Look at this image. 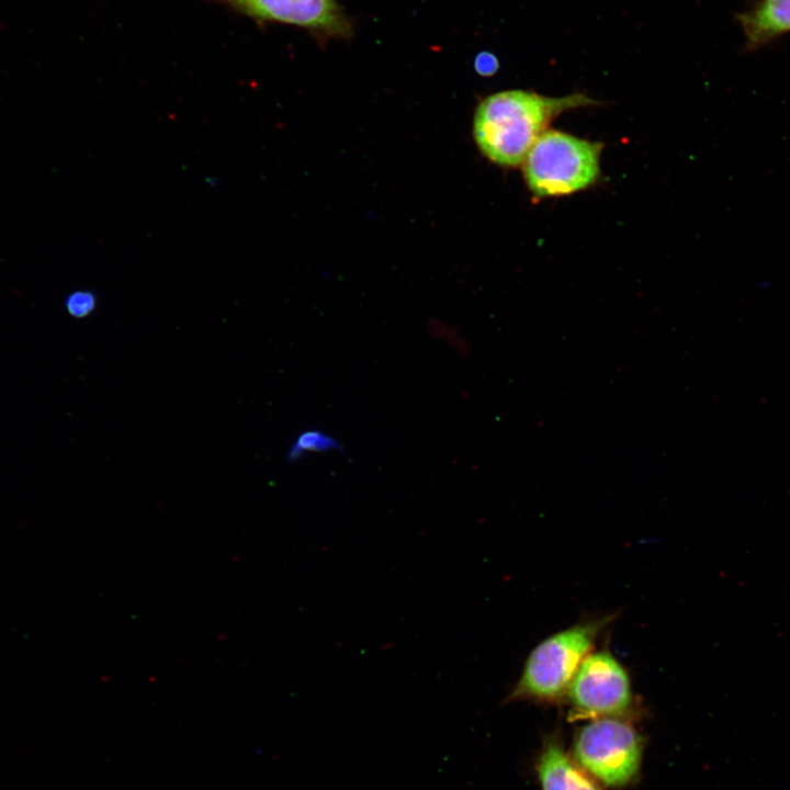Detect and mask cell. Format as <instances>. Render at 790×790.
<instances>
[{
  "label": "cell",
  "instance_id": "obj_1",
  "mask_svg": "<svg viewBox=\"0 0 790 790\" xmlns=\"http://www.w3.org/2000/svg\"><path fill=\"white\" fill-rule=\"evenodd\" d=\"M596 102L582 93L553 98L524 90H506L485 98L476 108L473 135L493 162L516 167L562 112Z\"/></svg>",
  "mask_w": 790,
  "mask_h": 790
},
{
  "label": "cell",
  "instance_id": "obj_2",
  "mask_svg": "<svg viewBox=\"0 0 790 790\" xmlns=\"http://www.w3.org/2000/svg\"><path fill=\"white\" fill-rule=\"evenodd\" d=\"M608 622L609 618H602L578 623L539 643L529 654L519 680L505 701L560 700Z\"/></svg>",
  "mask_w": 790,
  "mask_h": 790
},
{
  "label": "cell",
  "instance_id": "obj_3",
  "mask_svg": "<svg viewBox=\"0 0 790 790\" xmlns=\"http://www.w3.org/2000/svg\"><path fill=\"white\" fill-rule=\"evenodd\" d=\"M600 145L558 131H545L523 161L529 189L538 196L585 189L599 174Z\"/></svg>",
  "mask_w": 790,
  "mask_h": 790
},
{
  "label": "cell",
  "instance_id": "obj_4",
  "mask_svg": "<svg viewBox=\"0 0 790 790\" xmlns=\"http://www.w3.org/2000/svg\"><path fill=\"white\" fill-rule=\"evenodd\" d=\"M574 755L599 781L622 787L639 772L642 741L630 723L619 718H598L578 731Z\"/></svg>",
  "mask_w": 790,
  "mask_h": 790
},
{
  "label": "cell",
  "instance_id": "obj_5",
  "mask_svg": "<svg viewBox=\"0 0 790 790\" xmlns=\"http://www.w3.org/2000/svg\"><path fill=\"white\" fill-rule=\"evenodd\" d=\"M565 696L577 713L595 718H621L633 704L629 675L607 651L583 659Z\"/></svg>",
  "mask_w": 790,
  "mask_h": 790
},
{
  "label": "cell",
  "instance_id": "obj_6",
  "mask_svg": "<svg viewBox=\"0 0 790 790\" xmlns=\"http://www.w3.org/2000/svg\"><path fill=\"white\" fill-rule=\"evenodd\" d=\"M257 21L304 27L318 35L347 37L351 24L336 0H212Z\"/></svg>",
  "mask_w": 790,
  "mask_h": 790
},
{
  "label": "cell",
  "instance_id": "obj_7",
  "mask_svg": "<svg viewBox=\"0 0 790 790\" xmlns=\"http://www.w3.org/2000/svg\"><path fill=\"white\" fill-rule=\"evenodd\" d=\"M537 769L542 790H601L554 741L545 744Z\"/></svg>",
  "mask_w": 790,
  "mask_h": 790
},
{
  "label": "cell",
  "instance_id": "obj_8",
  "mask_svg": "<svg viewBox=\"0 0 790 790\" xmlns=\"http://www.w3.org/2000/svg\"><path fill=\"white\" fill-rule=\"evenodd\" d=\"M740 20L748 43L757 46L790 31V0H763Z\"/></svg>",
  "mask_w": 790,
  "mask_h": 790
},
{
  "label": "cell",
  "instance_id": "obj_9",
  "mask_svg": "<svg viewBox=\"0 0 790 790\" xmlns=\"http://www.w3.org/2000/svg\"><path fill=\"white\" fill-rule=\"evenodd\" d=\"M342 444L330 435L318 430L307 429L302 431L286 451V460L295 463L306 453L316 452L324 453L329 451H342Z\"/></svg>",
  "mask_w": 790,
  "mask_h": 790
},
{
  "label": "cell",
  "instance_id": "obj_10",
  "mask_svg": "<svg viewBox=\"0 0 790 790\" xmlns=\"http://www.w3.org/2000/svg\"><path fill=\"white\" fill-rule=\"evenodd\" d=\"M98 307V296L91 290H75L65 298L67 313L76 319L91 316Z\"/></svg>",
  "mask_w": 790,
  "mask_h": 790
},
{
  "label": "cell",
  "instance_id": "obj_11",
  "mask_svg": "<svg viewBox=\"0 0 790 790\" xmlns=\"http://www.w3.org/2000/svg\"><path fill=\"white\" fill-rule=\"evenodd\" d=\"M498 67V59L489 52H482L475 57L474 68L482 76L494 75Z\"/></svg>",
  "mask_w": 790,
  "mask_h": 790
}]
</instances>
